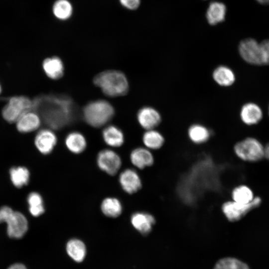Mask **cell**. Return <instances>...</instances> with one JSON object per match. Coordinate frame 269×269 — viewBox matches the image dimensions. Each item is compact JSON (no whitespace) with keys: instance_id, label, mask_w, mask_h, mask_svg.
Returning a JSON list of instances; mask_svg holds the SVG:
<instances>
[{"instance_id":"cell-1","label":"cell","mask_w":269,"mask_h":269,"mask_svg":"<svg viewBox=\"0 0 269 269\" xmlns=\"http://www.w3.org/2000/svg\"><path fill=\"white\" fill-rule=\"evenodd\" d=\"M32 109L38 111L47 125L60 129L74 119L75 106L72 100L65 95H45L35 99Z\"/></svg>"},{"instance_id":"cell-2","label":"cell","mask_w":269,"mask_h":269,"mask_svg":"<svg viewBox=\"0 0 269 269\" xmlns=\"http://www.w3.org/2000/svg\"><path fill=\"white\" fill-rule=\"evenodd\" d=\"M93 83L105 95L110 97L125 95L129 89L126 76L117 70H107L98 73L94 77Z\"/></svg>"},{"instance_id":"cell-3","label":"cell","mask_w":269,"mask_h":269,"mask_svg":"<svg viewBox=\"0 0 269 269\" xmlns=\"http://www.w3.org/2000/svg\"><path fill=\"white\" fill-rule=\"evenodd\" d=\"M115 115V109L106 100L100 99L88 103L83 110L85 121L90 126L98 128L106 125Z\"/></svg>"},{"instance_id":"cell-4","label":"cell","mask_w":269,"mask_h":269,"mask_svg":"<svg viewBox=\"0 0 269 269\" xmlns=\"http://www.w3.org/2000/svg\"><path fill=\"white\" fill-rule=\"evenodd\" d=\"M6 223L7 234L11 239L22 238L28 229V223L25 216L7 206L0 208V223Z\"/></svg>"},{"instance_id":"cell-5","label":"cell","mask_w":269,"mask_h":269,"mask_svg":"<svg viewBox=\"0 0 269 269\" xmlns=\"http://www.w3.org/2000/svg\"><path fill=\"white\" fill-rule=\"evenodd\" d=\"M32 101L23 96L11 97L2 110L4 119L10 123H15L25 112L32 110Z\"/></svg>"},{"instance_id":"cell-6","label":"cell","mask_w":269,"mask_h":269,"mask_svg":"<svg viewBox=\"0 0 269 269\" xmlns=\"http://www.w3.org/2000/svg\"><path fill=\"white\" fill-rule=\"evenodd\" d=\"M236 154L241 159L248 161H257L264 156V147L256 139L246 138L234 146Z\"/></svg>"},{"instance_id":"cell-7","label":"cell","mask_w":269,"mask_h":269,"mask_svg":"<svg viewBox=\"0 0 269 269\" xmlns=\"http://www.w3.org/2000/svg\"><path fill=\"white\" fill-rule=\"evenodd\" d=\"M96 164L103 172L110 176L116 175L122 165L120 155L114 150L106 148L99 151L96 156Z\"/></svg>"},{"instance_id":"cell-8","label":"cell","mask_w":269,"mask_h":269,"mask_svg":"<svg viewBox=\"0 0 269 269\" xmlns=\"http://www.w3.org/2000/svg\"><path fill=\"white\" fill-rule=\"evenodd\" d=\"M261 203L259 197L254 198L250 203H239L234 201H228L223 204L222 211L226 218L230 221L234 222L241 219L252 209L258 207Z\"/></svg>"},{"instance_id":"cell-9","label":"cell","mask_w":269,"mask_h":269,"mask_svg":"<svg viewBox=\"0 0 269 269\" xmlns=\"http://www.w3.org/2000/svg\"><path fill=\"white\" fill-rule=\"evenodd\" d=\"M241 57L246 62L256 65H264L261 48L260 43L252 38L241 41L239 45Z\"/></svg>"},{"instance_id":"cell-10","label":"cell","mask_w":269,"mask_h":269,"mask_svg":"<svg viewBox=\"0 0 269 269\" xmlns=\"http://www.w3.org/2000/svg\"><path fill=\"white\" fill-rule=\"evenodd\" d=\"M136 119L139 126L145 130L154 129L161 123L160 112L149 106L140 108L136 114Z\"/></svg>"},{"instance_id":"cell-11","label":"cell","mask_w":269,"mask_h":269,"mask_svg":"<svg viewBox=\"0 0 269 269\" xmlns=\"http://www.w3.org/2000/svg\"><path fill=\"white\" fill-rule=\"evenodd\" d=\"M118 180L122 190L129 194L135 193L142 186L139 175L132 168H126L121 172Z\"/></svg>"},{"instance_id":"cell-12","label":"cell","mask_w":269,"mask_h":269,"mask_svg":"<svg viewBox=\"0 0 269 269\" xmlns=\"http://www.w3.org/2000/svg\"><path fill=\"white\" fill-rule=\"evenodd\" d=\"M57 142L55 134L51 130L44 129L40 130L34 139V144L37 150L43 155L52 152Z\"/></svg>"},{"instance_id":"cell-13","label":"cell","mask_w":269,"mask_h":269,"mask_svg":"<svg viewBox=\"0 0 269 269\" xmlns=\"http://www.w3.org/2000/svg\"><path fill=\"white\" fill-rule=\"evenodd\" d=\"M132 226L142 235H147L151 231L155 223L152 215L144 212H136L133 213L130 218Z\"/></svg>"},{"instance_id":"cell-14","label":"cell","mask_w":269,"mask_h":269,"mask_svg":"<svg viewBox=\"0 0 269 269\" xmlns=\"http://www.w3.org/2000/svg\"><path fill=\"white\" fill-rule=\"evenodd\" d=\"M15 123L19 132L27 133L39 128L41 125V118L36 112L30 110L22 115Z\"/></svg>"},{"instance_id":"cell-15","label":"cell","mask_w":269,"mask_h":269,"mask_svg":"<svg viewBox=\"0 0 269 269\" xmlns=\"http://www.w3.org/2000/svg\"><path fill=\"white\" fill-rule=\"evenodd\" d=\"M130 160L134 167L142 169L151 166L154 158L149 149L145 147H138L131 151Z\"/></svg>"},{"instance_id":"cell-16","label":"cell","mask_w":269,"mask_h":269,"mask_svg":"<svg viewBox=\"0 0 269 269\" xmlns=\"http://www.w3.org/2000/svg\"><path fill=\"white\" fill-rule=\"evenodd\" d=\"M213 81L222 87L231 86L236 81V76L233 70L225 65L216 66L212 71Z\"/></svg>"},{"instance_id":"cell-17","label":"cell","mask_w":269,"mask_h":269,"mask_svg":"<svg viewBox=\"0 0 269 269\" xmlns=\"http://www.w3.org/2000/svg\"><path fill=\"white\" fill-rule=\"evenodd\" d=\"M64 143L68 150L74 154L83 152L87 146V141L85 136L77 131L68 134L65 138Z\"/></svg>"},{"instance_id":"cell-18","label":"cell","mask_w":269,"mask_h":269,"mask_svg":"<svg viewBox=\"0 0 269 269\" xmlns=\"http://www.w3.org/2000/svg\"><path fill=\"white\" fill-rule=\"evenodd\" d=\"M42 68L46 76L53 80L59 79L64 75L63 62L57 56H52L45 59L42 63Z\"/></svg>"},{"instance_id":"cell-19","label":"cell","mask_w":269,"mask_h":269,"mask_svg":"<svg viewBox=\"0 0 269 269\" xmlns=\"http://www.w3.org/2000/svg\"><path fill=\"white\" fill-rule=\"evenodd\" d=\"M102 136L104 142L110 147H119L125 142L123 131L115 125L106 126L102 131Z\"/></svg>"},{"instance_id":"cell-20","label":"cell","mask_w":269,"mask_h":269,"mask_svg":"<svg viewBox=\"0 0 269 269\" xmlns=\"http://www.w3.org/2000/svg\"><path fill=\"white\" fill-rule=\"evenodd\" d=\"M100 210L106 217L116 218L121 216L123 213V206L119 199L109 196L102 200L100 204Z\"/></svg>"},{"instance_id":"cell-21","label":"cell","mask_w":269,"mask_h":269,"mask_svg":"<svg viewBox=\"0 0 269 269\" xmlns=\"http://www.w3.org/2000/svg\"><path fill=\"white\" fill-rule=\"evenodd\" d=\"M240 116L244 124L252 125L258 123L262 120L263 113L257 105L248 103L241 108Z\"/></svg>"},{"instance_id":"cell-22","label":"cell","mask_w":269,"mask_h":269,"mask_svg":"<svg viewBox=\"0 0 269 269\" xmlns=\"http://www.w3.org/2000/svg\"><path fill=\"white\" fill-rule=\"evenodd\" d=\"M187 135L189 139L194 143L202 144L209 140L211 132L203 124L194 123L188 127Z\"/></svg>"},{"instance_id":"cell-23","label":"cell","mask_w":269,"mask_h":269,"mask_svg":"<svg viewBox=\"0 0 269 269\" xmlns=\"http://www.w3.org/2000/svg\"><path fill=\"white\" fill-rule=\"evenodd\" d=\"M66 250L69 256L77 263L82 262L86 255V247L84 243L77 238L71 239L67 242Z\"/></svg>"},{"instance_id":"cell-24","label":"cell","mask_w":269,"mask_h":269,"mask_svg":"<svg viewBox=\"0 0 269 269\" xmlns=\"http://www.w3.org/2000/svg\"><path fill=\"white\" fill-rule=\"evenodd\" d=\"M226 7L223 3L213 1L208 6L206 17L209 23L215 25L223 21L225 17Z\"/></svg>"},{"instance_id":"cell-25","label":"cell","mask_w":269,"mask_h":269,"mask_svg":"<svg viewBox=\"0 0 269 269\" xmlns=\"http://www.w3.org/2000/svg\"><path fill=\"white\" fill-rule=\"evenodd\" d=\"M145 147L148 149L156 150L161 148L165 141L162 134L154 129L145 130L142 136Z\"/></svg>"},{"instance_id":"cell-26","label":"cell","mask_w":269,"mask_h":269,"mask_svg":"<svg viewBox=\"0 0 269 269\" xmlns=\"http://www.w3.org/2000/svg\"><path fill=\"white\" fill-rule=\"evenodd\" d=\"M73 7L69 0H56L52 6V13L58 20H67L72 15Z\"/></svg>"},{"instance_id":"cell-27","label":"cell","mask_w":269,"mask_h":269,"mask_svg":"<svg viewBox=\"0 0 269 269\" xmlns=\"http://www.w3.org/2000/svg\"><path fill=\"white\" fill-rule=\"evenodd\" d=\"M9 173L10 180L15 187L21 188L28 183L30 173L26 167L23 166L12 167L9 170Z\"/></svg>"},{"instance_id":"cell-28","label":"cell","mask_w":269,"mask_h":269,"mask_svg":"<svg viewBox=\"0 0 269 269\" xmlns=\"http://www.w3.org/2000/svg\"><path fill=\"white\" fill-rule=\"evenodd\" d=\"M28 209L31 215L37 217L45 212L43 199L41 195L36 192L30 193L27 197Z\"/></svg>"},{"instance_id":"cell-29","label":"cell","mask_w":269,"mask_h":269,"mask_svg":"<svg viewBox=\"0 0 269 269\" xmlns=\"http://www.w3.org/2000/svg\"><path fill=\"white\" fill-rule=\"evenodd\" d=\"M232 196L234 201L243 204L249 203L254 199L252 190L245 185L236 187L233 190Z\"/></svg>"},{"instance_id":"cell-30","label":"cell","mask_w":269,"mask_h":269,"mask_svg":"<svg viewBox=\"0 0 269 269\" xmlns=\"http://www.w3.org/2000/svg\"><path fill=\"white\" fill-rule=\"evenodd\" d=\"M213 269H250L249 266L243 262L231 257L219 260Z\"/></svg>"},{"instance_id":"cell-31","label":"cell","mask_w":269,"mask_h":269,"mask_svg":"<svg viewBox=\"0 0 269 269\" xmlns=\"http://www.w3.org/2000/svg\"><path fill=\"white\" fill-rule=\"evenodd\" d=\"M264 65H269V39H265L260 43Z\"/></svg>"},{"instance_id":"cell-32","label":"cell","mask_w":269,"mask_h":269,"mask_svg":"<svg viewBox=\"0 0 269 269\" xmlns=\"http://www.w3.org/2000/svg\"><path fill=\"white\" fill-rule=\"evenodd\" d=\"M120 4L129 10H135L139 6L140 0H119Z\"/></svg>"},{"instance_id":"cell-33","label":"cell","mask_w":269,"mask_h":269,"mask_svg":"<svg viewBox=\"0 0 269 269\" xmlns=\"http://www.w3.org/2000/svg\"><path fill=\"white\" fill-rule=\"evenodd\" d=\"M7 269H27V268L23 264L17 263L12 264Z\"/></svg>"},{"instance_id":"cell-34","label":"cell","mask_w":269,"mask_h":269,"mask_svg":"<svg viewBox=\"0 0 269 269\" xmlns=\"http://www.w3.org/2000/svg\"><path fill=\"white\" fill-rule=\"evenodd\" d=\"M264 156L269 159V143L264 147Z\"/></svg>"},{"instance_id":"cell-35","label":"cell","mask_w":269,"mask_h":269,"mask_svg":"<svg viewBox=\"0 0 269 269\" xmlns=\"http://www.w3.org/2000/svg\"><path fill=\"white\" fill-rule=\"evenodd\" d=\"M258 2L262 4H269V0H256Z\"/></svg>"},{"instance_id":"cell-36","label":"cell","mask_w":269,"mask_h":269,"mask_svg":"<svg viewBox=\"0 0 269 269\" xmlns=\"http://www.w3.org/2000/svg\"><path fill=\"white\" fill-rule=\"evenodd\" d=\"M1 86L0 85V93H1Z\"/></svg>"},{"instance_id":"cell-37","label":"cell","mask_w":269,"mask_h":269,"mask_svg":"<svg viewBox=\"0 0 269 269\" xmlns=\"http://www.w3.org/2000/svg\"></svg>"}]
</instances>
